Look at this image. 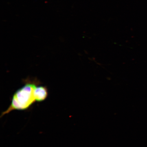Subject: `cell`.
<instances>
[{"mask_svg": "<svg viewBox=\"0 0 147 147\" xmlns=\"http://www.w3.org/2000/svg\"><path fill=\"white\" fill-rule=\"evenodd\" d=\"M35 84L28 83L18 90L13 96L11 102L5 111L1 114V117L15 110H27L36 102L34 92Z\"/></svg>", "mask_w": 147, "mask_h": 147, "instance_id": "1", "label": "cell"}, {"mask_svg": "<svg viewBox=\"0 0 147 147\" xmlns=\"http://www.w3.org/2000/svg\"><path fill=\"white\" fill-rule=\"evenodd\" d=\"M48 95L47 88L40 86L36 87L34 92V96L36 102H42L45 100Z\"/></svg>", "mask_w": 147, "mask_h": 147, "instance_id": "2", "label": "cell"}]
</instances>
